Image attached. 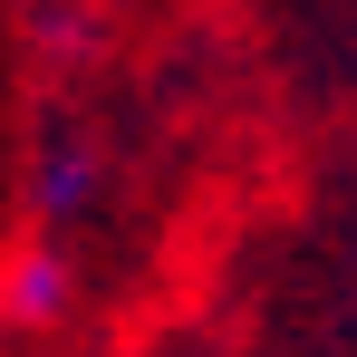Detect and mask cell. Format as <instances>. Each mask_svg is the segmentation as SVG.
Segmentation results:
<instances>
[{
    "label": "cell",
    "mask_w": 357,
    "mask_h": 357,
    "mask_svg": "<svg viewBox=\"0 0 357 357\" xmlns=\"http://www.w3.org/2000/svg\"><path fill=\"white\" fill-rule=\"evenodd\" d=\"M87 203H97V145H87V135H49L39 165H29V213H39V232L59 241Z\"/></svg>",
    "instance_id": "obj_1"
},
{
    "label": "cell",
    "mask_w": 357,
    "mask_h": 357,
    "mask_svg": "<svg viewBox=\"0 0 357 357\" xmlns=\"http://www.w3.org/2000/svg\"><path fill=\"white\" fill-rule=\"evenodd\" d=\"M68 299H77V261H68V241H29L20 261H10V280H0V309L20 319V328H49V319H68Z\"/></svg>",
    "instance_id": "obj_2"
}]
</instances>
